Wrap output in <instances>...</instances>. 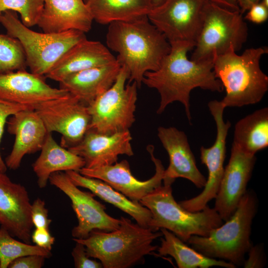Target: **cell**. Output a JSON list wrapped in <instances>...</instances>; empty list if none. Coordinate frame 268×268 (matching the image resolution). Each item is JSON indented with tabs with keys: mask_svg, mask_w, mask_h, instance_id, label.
<instances>
[{
	"mask_svg": "<svg viewBox=\"0 0 268 268\" xmlns=\"http://www.w3.org/2000/svg\"><path fill=\"white\" fill-rule=\"evenodd\" d=\"M165 0H151L153 7L157 6L162 3Z\"/></svg>",
	"mask_w": 268,
	"mask_h": 268,
	"instance_id": "41",
	"label": "cell"
},
{
	"mask_svg": "<svg viewBox=\"0 0 268 268\" xmlns=\"http://www.w3.org/2000/svg\"><path fill=\"white\" fill-rule=\"evenodd\" d=\"M65 172L76 186L89 190L100 199L131 216L140 226L150 228L151 212L139 202L131 200L101 180L84 176L78 171L70 170Z\"/></svg>",
	"mask_w": 268,
	"mask_h": 268,
	"instance_id": "24",
	"label": "cell"
},
{
	"mask_svg": "<svg viewBox=\"0 0 268 268\" xmlns=\"http://www.w3.org/2000/svg\"><path fill=\"white\" fill-rule=\"evenodd\" d=\"M122 65L117 60L70 74L59 82L60 88L88 106L115 82Z\"/></svg>",
	"mask_w": 268,
	"mask_h": 268,
	"instance_id": "23",
	"label": "cell"
},
{
	"mask_svg": "<svg viewBox=\"0 0 268 268\" xmlns=\"http://www.w3.org/2000/svg\"><path fill=\"white\" fill-rule=\"evenodd\" d=\"M26 188L0 173V225L12 236L30 244L33 226Z\"/></svg>",
	"mask_w": 268,
	"mask_h": 268,
	"instance_id": "16",
	"label": "cell"
},
{
	"mask_svg": "<svg viewBox=\"0 0 268 268\" xmlns=\"http://www.w3.org/2000/svg\"><path fill=\"white\" fill-rule=\"evenodd\" d=\"M163 182L143 198L139 202L151 212L150 228L157 231L166 229L187 243L193 235L206 237L223 223L220 216L207 205L203 209L191 212L174 199L171 183Z\"/></svg>",
	"mask_w": 268,
	"mask_h": 268,
	"instance_id": "6",
	"label": "cell"
},
{
	"mask_svg": "<svg viewBox=\"0 0 268 268\" xmlns=\"http://www.w3.org/2000/svg\"><path fill=\"white\" fill-rule=\"evenodd\" d=\"M116 60L108 48L100 42L85 38L70 48L46 76L59 82L70 74L108 65Z\"/></svg>",
	"mask_w": 268,
	"mask_h": 268,
	"instance_id": "22",
	"label": "cell"
},
{
	"mask_svg": "<svg viewBox=\"0 0 268 268\" xmlns=\"http://www.w3.org/2000/svg\"><path fill=\"white\" fill-rule=\"evenodd\" d=\"M108 48L118 54L116 60L130 73L129 82L141 86L144 74L157 69L170 52L171 45L147 16L109 24L106 34Z\"/></svg>",
	"mask_w": 268,
	"mask_h": 268,
	"instance_id": "2",
	"label": "cell"
},
{
	"mask_svg": "<svg viewBox=\"0 0 268 268\" xmlns=\"http://www.w3.org/2000/svg\"><path fill=\"white\" fill-rule=\"evenodd\" d=\"M130 131L105 134L88 129L82 140L67 148L84 160L86 168L112 165L120 155H134Z\"/></svg>",
	"mask_w": 268,
	"mask_h": 268,
	"instance_id": "17",
	"label": "cell"
},
{
	"mask_svg": "<svg viewBox=\"0 0 268 268\" xmlns=\"http://www.w3.org/2000/svg\"><path fill=\"white\" fill-rule=\"evenodd\" d=\"M74 267L76 268H101L100 262L91 259L86 252L85 246L81 243L76 242L72 252Z\"/></svg>",
	"mask_w": 268,
	"mask_h": 268,
	"instance_id": "34",
	"label": "cell"
},
{
	"mask_svg": "<svg viewBox=\"0 0 268 268\" xmlns=\"http://www.w3.org/2000/svg\"><path fill=\"white\" fill-rule=\"evenodd\" d=\"M247 11L245 19L256 24L262 23L268 18V7L261 1L253 5Z\"/></svg>",
	"mask_w": 268,
	"mask_h": 268,
	"instance_id": "38",
	"label": "cell"
},
{
	"mask_svg": "<svg viewBox=\"0 0 268 268\" xmlns=\"http://www.w3.org/2000/svg\"><path fill=\"white\" fill-rule=\"evenodd\" d=\"M209 0H165L153 7L149 21L170 43L186 42L196 44L202 28L203 10Z\"/></svg>",
	"mask_w": 268,
	"mask_h": 268,
	"instance_id": "10",
	"label": "cell"
},
{
	"mask_svg": "<svg viewBox=\"0 0 268 268\" xmlns=\"http://www.w3.org/2000/svg\"><path fill=\"white\" fill-rule=\"evenodd\" d=\"M93 20L102 24L128 21L147 16L151 0H84Z\"/></svg>",
	"mask_w": 268,
	"mask_h": 268,
	"instance_id": "26",
	"label": "cell"
},
{
	"mask_svg": "<svg viewBox=\"0 0 268 268\" xmlns=\"http://www.w3.org/2000/svg\"><path fill=\"white\" fill-rule=\"evenodd\" d=\"M120 220L119 228L114 231L94 230L86 238L73 240L83 244L88 255L98 259L104 268H129L157 250L152 243L162 236L161 231L143 227L123 216Z\"/></svg>",
	"mask_w": 268,
	"mask_h": 268,
	"instance_id": "4",
	"label": "cell"
},
{
	"mask_svg": "<svg viewBox=\"0 0 268 268\" xmlns=\"http://www.w3.org/2000/svg\"><path fill=\"white\" fill-rule=\"evenodd\" d=\"M31 217L36 228L49 229L52 220L48 217V210L45 206V201L39 198L31 203Z\"/></svg>",
	"mask_w": 268,
	"mask_h": 268,
	"instance_id": "33",
	"label": "cell"
},
{
	"mask_svg": "<svg viewBox=\"0 0 268 268\" xmlns=\"http://www.w3.org/2000/svg\"><path fill=\"white\" fill-rule=\"evenodd\" d=\"M41 153L32 164L40 188L46 187L50 176L59 171H79L85 166L84 160L68 149L59 145L48 133Z\"/></svg>",
	"mask_w": 268,
	"mask_h": 268,
	"instance_id": "25",
	"label": "cell"
},
{
	"mask_svg": "<svg viewBox=\"0 0 268 268\" xmlns=\"http://www.w3.org/2000/svg\"><path fill=\"white\" fill-rule=\"evenodd\" d=\"M258 201L252 191H247L230 218L206 237L192 236L187 243L208 257L224 260L235 266H243L252 245V225Z\"/></svg>",
	"mask_w": 268,
	"mask_h": 268,
	"instance_id": "5",
	"label": "cell"
},
{
	"mask_svg": "<svg viewBox=\"0 0 268 268\" xmlns=\"http://www.w3.org/2000/svg\"><path fill=\"white\" fill-rule=\"evenodd\" d=\"M247 253L248 258L245 260L243 264L244 268H260L264 266L266 259L262 245H252Z\"/></svg>",
	"mask_w": 268,
	"mask_h": 268,
	"instance_id": "36",
	"label": "cell"
},
{
	"mask_svg": "<svg viewBox=\"0 0 268 268\" xmlns=\"http://www.w3.org/2000/svg\"><path fill=\"white\" fill-rule=\"evenodd\" d=\"M170 52L159 67L146 72L142 82L155 89L160 96L157 113H162L168 105L178 101L184 106L187 119L191 124L190 93L197 87L221 92L224 88L213 71V61L197 62L188 58V52L195 45L186 42L170 43Z\"/></svg>",
	"mask_w": 268,
	"mask_h": 268,
	"instance_id": "1",
	"label": "cell"
},
{
	"mask_svg": "<svg viewBox=\"0 0 268 268\" xmlns=\"http://www.w3.org/2000/svg\"><path fill=\"white\" fill-rule=\"evenodd\" d=\"M221 7L233 11H240L237 0H209Z\"/></svg>",
	"mask_w": 268,
	"mask_h": 268,
	"instance_id": "39",
	"label": "cell"
},
{
	"mask_svg": "<svg viewBox=\"0 0 268 268\" xmlns=\"http://www.w3.org/2000/svg\"><path fill=\"white\" fill-rule=\"evenodd\" d=\"M248 35V26L240 11L230 10L208 0L191 60L197 62L213 61L231 47L237 52L246 42Z\"/></svg>",
	"mask_w": 268,
	"mask_h": 268,
	"instance_id": "8",
	"label": "cell"
},
{
	"mask_svg": "<svg viewBox=\"0 0 268 268\" xmlns=\"http://www.w3.org/2000/svg\"><path fill=\"white\" fill-rule=\"evenodd\" d=\"M160 230L163 237L161 238V245L157 249L159 255L171 256L179 268H236L235 265L228 262L204 256L189 247L185 242L166 229Z\"/></svg>",
	"mask_w": 268,
	"mask_h": 268,
	"instance_id": "27",
	"label": "cell"
},
{
	"mask_svg": "<svg viewBox=\"0 0 268 268\" xmlns=\"http://www.w3.org/2000/svg\"><path fill=\"white\" fill-rule=\"evenodd\" d=\"M28 108L31 107L12 103L0 98V143L7 119L15 113ZM7 169V167L5 161L2 158L0 152V173H5Z\"/></svg>",
	"mask_w": 268,
	"mask_h": 268,
	"instance_id": "32",
	"label": "cell"
},
{
	"mask_svg": "<svg viewBox=\"0 0 268 268\" xmlns=\"http://www.w3.org/2000/svg\"><path fill=\"white\" fill-rule=\"evenodd\" d=\"M240 13L243 14L253 5L261 1V0H237Z\"/></svg>",
	"mask_w": 268,
	"mask_h": 268,
	"instance_id": "40",
	"label": "cell"
},
{
	"mask_svg": "<svg viewBox=\"0 0 268 268\" xmlns=\"http://www.w3.org/2000/svg\"><path fill=\"white\" fill-rule=\"evenodd\" d=\"M147 150L154 164L155 173L146 181H140L134 176L126 160L93 168L83 167L78 172L87 177L101 180L131 200L139 202L143 198L162 185L165 170L161 161L153 154V146L148 145Z\"/></svg>",
	"mask_w": 268,
	"mask_h": 268,
	"instance_id": "14",
	"label": "cell"
},
{
	"mask_svg": "<svg viewBox=\"0 0 268 268\" xmlns=\"http://www.w3.org/2000/svg\"><path fill=\"white\" fill-rule=\"evenodd\" d=\"M46 258L38 255H29L19 257L9 265L8 268H41Z\"/></svg>",
	"mask_w": 268,
	"mask_h": 268,
	"instance_id": "35",
	"label": "cell"
},
{
	"mask_svg": "<svg viewBox=\"0 0 268 268\" xmlns=\"http://www.w3.org/2000/svg\"><path fill=\"white\" fill-rule=\"evenodd\" d=\"M157 135L169 158L162 181L173 184L176 178H183L198 188H203L206 179L197 166L185 133L173 127H159Z\"/></svg>",
	"mask_w": 268,
	"mask_h": 268,
	"instance_id": "18",
	"label": "cell"
},
{
	"mask_svg": "<svg viewBox=\"0 0 268 268\" xmlns=\"http://www.w3.org/2000/svg\"><path fill=\"white\" fill-rule=\"evenodd\" d=\"M7 132L14 135L12 150L5 160L7 168L18 169L24 156L40 150L48 132L42 119L32 108L20 110L9 117Z\"/></svg>",
	"mask_w": 268,
	"mask_h": 268,
	"instance_id": "20",
	"label": "cell"
},
{
	"mask_svg": "<svg viewBox=\"0 0 268 268\" xmlns=\"http://www.w3.org/2000/svg\"><path fill=\"white\" fill-rule=\"evenodd\" d=\"M232 144L253 155L268 147V107L257 110L237 122Z\"/></svg>",
	"mask_w": 268,
	"mask_h": 268,
	"instance_id": "28",
	"label": "cell"
},
{
	"mask_svg": "<svg viewBox=\"0 0 268 268\" xmlns=\"http://www.w3.org/2000/svg\"><path fill=\"white\" fill-rule=\"evenodd\" d=\"M68 93L51 86L43 76L26 70L0 73V98L12 103L34 108L41 103Z\"/></svg>",
	"mask_w": 268,
	"mask_h": 268,
	"instance_id": "19",
	"label": "cell"
},
{
	"mask_svg": "<svg viewBox=\"0 0 268 268\" xmlns=\"http://www.w3.org/2000/svg\"><path fill=\"white\" fill-rule=\"evenodd\" d=\"M266 47L246 49L237 55L233 47L213 59V71L226 95L221 101L225 108L241 107L259 103L268 90V76L260 61L268 53Z\"/></svg>",
	"mask_w": 268,
	"mask_h": 268,
	"instance_id": "3",
	"label": "cell"
},
{
	"mask_svg": "<svg viewBox=\"0 0 268 268\" xmlns=\"http://www.w3.org/2000/svg\"><path fill=\"white\" fill-rule=\"evenodd\" d=\"M256 161L255 155L245 152L232 144L213 207L223 221L233 214L246 193Z\"/></svg>",
	"mask_w": 268,
	"mask_h": 268,
	"instance_id": "15",
	"label": "cell"
},
{
	"mask_svg": "<svg viewBox=\"0 0 268 268\" xmlns=\"http://www.w3.org/2000/svg\"><path fill=\"white\" fill-rule=\"evenodd\" d=\"M0 23L7 34L17 39L24 50L31 72L46 75L61 58L73 46L86 38L84 32L69 30L60 33H39L24 25L16 12L0 14Z\"/></svg>",
	"mask_w": 268,
	"mask_h": 268,
	"instance_id": "7",
	"label": "cell"
},
{
	"mask_svg": "<svg viewBox=\"0 0 268 268\" xmlns=\"http://www.w3.org/2000/svg\"><path fill=\"white\" fill-rule=\"evenodd\" d=\"M31 240L36 245L49 251H51L55 240L49 229L45 228H35L31 234Z\"/></svg>",
	"mask_w": 268,
	"mask_h": 268,
	"instance_id": "37",
	"label": "cell"
},
{
	"mask_svg": "<svg viewBox=\"0 0 268 268\" xmlns=\"http://www.w3.org/2000/svg\"><path fill=\"white\" fill-rule=\"evenodd\" d=\"M34 109L48 133L55 132L62 135L61 145L67 149L78 144L89 128L91 117L88 106L69 93L41 103Z\"/></svg>",
	"mask_w": 268,
	"mask_h": 268,
	"instance_id": "11",
	"label": "cell"
},
{
	"mask_svg": "<svg viewBox=\"0 0 268 268\" xmlns=\"http://www.w3.org/2000/svg\"><path fill=\"white\" fill-rule=\"evenodd\" d=\"M128 68L122 65L112 86L88 106L91 117L89 129L105 134L129 131L135 122L137 83L126 84Z\"/></svg>",
	"mask_w": 268,
	"mask_h": 268,
	"instance_id": "9",
	"label": "cell"
},
{
	"mask_svg": "<svg viewBox=\"0 0 268 268\" xmlns=\"http://www.w3.org/2000/svg\"><path fill=\"white\" fill-rule=\"evenodd\" d=\"M5 229L0 227V268H8L15 259L26 255H38L46 258L52 256L51 251L14 239Z\"/></svg>",
	"mask_w": 268,
	"mask_h": 268,
	"instance_id": "29",
	"label": "cell"
},
{
	"mask_svg": "<svg viewBox=\"0 0 268 268\" xmlns=\"http://www.w3.org/2000/svg\"><path fill=\"white\" fill-rule=\"evenodd\" d=\"M49 181L71 201L78 220V224L71 231L74 238H86L94 230L110 232L119 228L120 220L107 214L105 205L95 200L92 193L80 190L65 172L52 173Z\"/></svg>",
	"mask_w": 268,
	"mask_h": 268,
	"instance_id": "12",
	"label": "cell"
},
{
	"mask_svg": "<svg viewBox=\"0 0 268 268\" xmlns=\"http://www.w3.org/2000/svg\"><path fill=\"white\" fill-rule=\"evenodd\" d=\"M38 25L45 33L77 30L84 33L91 28L93 19L84 0H43Z\"/></svg>",
	"mask_w": 268,
	"mask_h": 268,
	"instance_id": "21",
	"label": "cell"
},
{
	"mask_svg": "<svg viewBox=\"0 0 268 268\" xmlns=\"http://www.w3.org/2000/svg\"><path fill=\"white\" fill-rule=\"evenodd\" d=\"M208 107L216 127V136L214 144L209 148L201 146L200 148L201 160L207 167L208 178L203 191L199 195L179 202L184 208L191 212L201 210L209 201L215 199L224 170L226 138L231 123L224 120L223 112L225 108L221 101H210L208 103Z\"/></svg>",
	"mask_w": 268,
	"mask_h": 268,
	"instance_id": "13",
	"label": "cell"
},
{
	"mask_svg": "<svg viewBox=\"0 0 268 268\" xmlns=\"http://www.w3.org/2000/svg\"><path fill=\"white\" fill-rule=\"evenodd\" d=\"M26 56L19 41L9 35L0 34V73L25 70Z\"/></svg>",
	"mask_w": 268,
	"mask_h": 268,
	"instance_id": "30",
	"label": "cell"
},
{
	"mask_svg": "<svg viewBox=\"0 0 268 268\" xmlns=\"http://www.w3.org/2000/svg\"><path fill=\"white\" fill-rule=\"evenodd\" d=\"M44 6L43 0H0V14L6 10L17 12L27 27L38 24Z\"/></svg>",
	"mask_w": 268,
	"mask_h": 268,
	"instance_id": "31",
	"label": "cell"
}]
</instances>
